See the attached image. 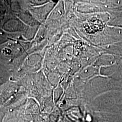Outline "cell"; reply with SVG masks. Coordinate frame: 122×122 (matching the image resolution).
Wrapping results in <instances>:
<instances>
[{"instance_id": "obj_1", "label": "cell", "mask_w": 122, "mask_h": 122, "mask_svg": "<svg viewBox=\"0 0 122 122\" xmlns=\"http://www.w3.org/2000/svg\"><path fill=\"white\" fill-rule=\"evenodd\" d=\"M95 122H115L121 115L95 112Z\"/></svg>"}, {"instance_id": "obj_2", "label": "cell", "mask_w": 122, "mask_h": 122, "mask_svg": "<svg viewBox=\"0 0 122 122\" xmlns=\"http://www.w3.org/2000/svg\"><path fill=\"white\" fill-rule=\"evenodd\" d=\"M115 122H122V118L121 115L119 116V117Z\"/></svg>"}, {"instance_id": "obj_3", "label": "cell", "mask_w": 122, "mask_h": 122, "mask_svg": "<svg viewBox=\"0 0 122 122\" xmlns=\"http://www.w3.org/2000/svg\"><path fill=\"white\" fill-rule=\"evenodd\" d=\"M121 117H122V114H121Z\"/></svg>"}]
</instances>
